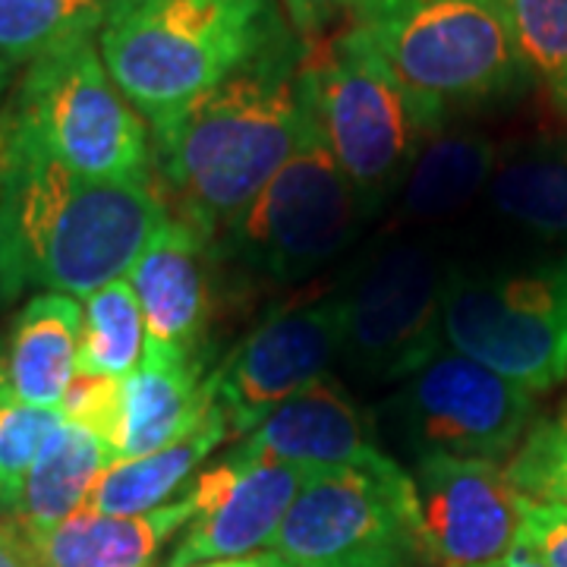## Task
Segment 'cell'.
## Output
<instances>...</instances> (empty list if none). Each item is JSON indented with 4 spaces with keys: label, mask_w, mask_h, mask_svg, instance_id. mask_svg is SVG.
<instances>
[{
    "label": "cell",
    "mask_w": 567,
    "mask_h": 567,
    "mask_svg": "<svg viewBox=\"0 0 567 567\" xmlns=\"http://www.w3.org/2000/svg\"><path fill=\"white\" fill-rule=\"evenodd\" d=\"M215 394L203 360H142L121 379L117 420L107 451L114 461L145 457L186 439L208 416Z\"/></svg>",
    "instance_id": "cell-17"
},
{
    "label": "cell",
    "mask_w": 567,
    "mask_h": 567,
    "mask_svg": "<svg viewBox=\"0 0 567 567\" xmlns=\"http://www.w3.org/2000/svg\"><path fill=\"white\" fill-rule=\"evenodd\" d=\"M498 145L464 126H439L420 145L394 196L398 218L404 224H435L464 212L486 193Z\"/></svg>",
    "instance_id": "cell-21"
},
{
    "label": "cell",
    "mask_w": 567,
    "mask_h": 567,
    "mask_svg": "<svg viewBox=\"0 0 567 567\" xmlns=\"http://www.w3.org/2000/svg\"><path fill=\"white\" fill-rule=\"evenodd\" d=\"M281 0H111L99 54L155 133L281 39Z\"/></svg>",
    "instance_id": "cell-3"
},
{
    "label": "cell",
    "mask_w": 567,
    "mask_h": 567,
    "mask_svg": "<svg viewBox=\"0 0 567 567\" xmlns=\"http://www.w3.org/2000/svg\"><path fill=\"white\" fill-rule=\"evenodd\" d=\"M505 473L520 495L567 511V406L558 416L529 425Z\"/></svg>",
    "instance_id": "cell-27"
},
{
    "label": "cell",
    "mask_w": 567,
    "mask_h": 567,
    "mask_svg": "<svg viewBox=\"0 0 567 567\" xmlns=\"http://www.w3.org/2000/svg\"><path fill=\"white\" fill-rule=\"evenodd\" d=\"M303 48L306 99L316 126L372 218L398 196L425 136L445 121L398 80L360 22Z\"/></svg>",
    "instance_id": "cell-4"
},
{
    "label": "cell",
    "mask_w": 567,
    "mask_h": 567,
    "mask_svg": "<svg viewBox=\"0 0 567 567\" xmlns=\"http://www.w3.org/2000/svg\"><path fill=\"white\" fill-rule=\"evenodd\" d=\"M111 464L114 454L104 447L102 439L63 420L41 445L7 517L22 529H48L61 524L89 505L92 488L99 486Z\"/></svg>",
    "instance_id": "cell-23"
},
{
    "label": "cell",
    "mask_w": 567,
    "mask_h": 567,
    "mask_svg": "<svg viewBox=\"0 0 567 567\" xmlns=\"http://www.w3.org/2000/svg\"><path fill=\"white\" fill-rule=\"evenodd\" d=\"M7 82H10V66L0 61V104H3V92H7Z\"/></svg>",
    "instance_id": "cell-34"
},
{
    "label": "cell",
    "mask_w": 567,
    "mask_h": 567,
    "mask_svg": "<svg viewBox=\"0 0 567 567\" xmlns=\"http://www.w3.org/2000/svg\"><path fill=\"white\" fill-rule=\"evenodd\" d=\"M398 80L445 121L527 80L498 0H365L357 20Z\"/></svg>",
    "instance_id": "cell-5"
},
{
    "label": "cell",
    "mask_w": 567,
    "mask_h": 567,
    "mask_svg": "<svg viewBox=\"0 0 567 567\" xmlns=\"http://www.w3.org/2000/svg\"><path fill=\"white\" fill-rule=\"evenodd\" d=\"M212 252L215 244L199 227L171 215L130 268L126 281L145 319L148 360H203L212 319Z\"/></svg>",
    "instance_id": "cell-15"
},
{
    "label": "cell",
    "mask_w": 567,
    "mask_h": 567,
    "mask_svg": "<svg viewBox=\"0 0 567 567\" xmlns=\"http://www.w3.org/2000/svg\"><path fill=\"white\" fill-rule=\"evenodd\" d=\"M7 121L0 177V300L25 290L85 300L121 281L174 212L155 177L92 181Z\"/></svg>",
    "instance_id": "cell-1"
},
{
    "label": "cell",
    "mask_w": 567,
    "mask_h": 567,
    "mask_svg": "<svg viewBox=\"0 0 567 567\" xmlns=\"http://www.w3.org/2000/svg\"><path fill=\"white\" fill-rule=\"evenodd\" d=\"M303 41L290 29L259 58L152 133L155 181L171 212L212 244L297 148L306 123Z\"/></svg>",
    "instance_id": "cell-2"
},
{
    "label": "cell",
    "mask_w": 567,
    "mask_h": 567,
    "mask_svg": "<svg viewBox=\"0 0 567 567\" xmlns=\"http://www.w3.org/2000/svg\"><path fill=\"white\" fill-rule=\"evenodd\" d=\"M536 416V394L445 347L385 404V432L413 454L492 461L514 454Z\"/></svg>",
    "instance_id": "cell-11"
},
{
    "label": "cell",
    "mask_w": 567,
    "mask_h": 567,
    "mask_svg": "<svg viewBox=\"0 0 567 567\" xmlns=\"http://www.w3.org/2000/svg\"><path fill=\"white\" fill-rule=\"evenodd\" d=\"M82 303L35 293L0 338V391L41 410H61L80 363Z\"/></svg>",
    "instance_id": "cell-18"
},
{
    "label": "cell",
    "mask_w": 567,
    "mask_h": 567,
    "mask_svg": "<svg viewBox=\"0 0 567 567\" xmlns=\"http://www.w3.org/2000/svg\"><path fill=\"white\" fill-rule=\"evenodd\" d=\"M344 347V300L328 293L284 306L256 324L224 363L208 372L230 435L244 439L265 416L328 375Z\"/></svg>",
    "instance_id": "cell-12"
},
{
    "label": "cell",
    "mask_w": 567,
    "mask_h": 567,
    "mask_svg": "<svg viewBox=\"0 0 567 567\" xmlns=\"http://www.w3.org/2000/svg\"><path fill=\"white\" fill-rule=\"evenodd\" d=\"M230 454L293 466H379L394 461L375 442L363 410L338 379L324 375L244 435Z\"/></svg>",
    "instance_id": "cell-16"
},
{
    "label": "cell",
    "mask_w": 567,
    "mask_h": 567,
    "mask_svg": "<svg viewBox=\"0 0 567 567\" xmlns=\"http://www.w3.org/2000/svg\"><path fill=\"white\" fill-rule=\"evenodd\" d=\"M0 567H41L25 529L0 514Z\"/></svg>",
    "instance_id": "cell-31"
},
{
    "label": "cell",
    "mask_w": 567,
    "mask_h": 567,
    "mask_svg": "<svg viewBox=\"0 0 567 567\" xmlns=\"http://www.w3.org/2000/svg\"><path fill=\"white\" fill-rule=\"evenodd\" d=\"M306 476L309 466L265 464L227 454L221 464L203 470L186 488L196 517L183 529L162 567H199L268 548Z\"/></svg>",
    "instance_id": "cell-14"
},
{
    "label": "cell",
    "mask_w": 567,
    "mask_h": 567,
    "mask_svg": "<svg viewBox=\"0 0 567 567\" xmlns=\"http://www.w3.org/2000/svg\"><path fill=\"white\" fill-rule=\"evenodd\" d=\"M111 0H0V61L29 66L63 44L92 39Z\"/></svg>",
    "instance_id": "cell-24"
},
{
    "label": "cell",
    "mask_w": 567,
    "mask_h": 567,
    "mask_svg": "<svg viewBox=\"0 0 567 567\" xmlns=\"http://www.w3.org/2000/svg\"><path fill=\"white\" fill-rule=\"evenodd\" d=\"M199 567H293L287 565L284 558H278L275 551H252V555H244V558H224V561H205Z\"/></svg>",
    "instance_id": "cell-32"
},
{
    "label": "cell",
    "mask_w": 567,
    "mask_h": 567,
    "mask_svg": "<svg viewBox=\"0 0 567 567\" xmlns=\"http://www.w3.org/2000/svg\"><path fill=\"white\" fill-rule=\"evenodd\" d=\"M196 517L193 498L148 511V514H95L85 511L48 529H25L41 567H155L167 543L181 536Z\"/></svg>",
    "instance_id": "cell-19"
},
{
    "label": "cell",
    "mask_w": 567,
    "mask_h": 567,
    "mask_svg": "<svg viewBox=\"0 0 567 567\" xmlns=\"http://www.w3.org/2000/svg\"><path fill=\"white\" fill-rule=\"evenodd\" d=\"M3 111L25 140L73 174L92 181L155 177L148 123L107 76L99 35L29 63Z\"/></svg>",
    "instance_id": "cell-6"
},
{
    "label": "cell",
    "mask_w": 567,
    "mask_h": 567,
    "mask_svg": "<svg viewBox=\"0 0 567 567\" xmlns=\"http://www.w3.org/2000/svg\"><path fill=\"white\" fill-rule=\"evenodd\" d=\"M365 218L357 189L331 158L312 107H306L297 148L215 249L262 281L297 284L341 256Z\"/></svg>",
    "instance_id": "cell-8"
},
{
    "label": "cell",
    "mask_w": 567,
    "mask_h": 567,
    "mask_svg": "<svg viewBox=\"0 0 567 567\" xmlns=\"http://www.w3.org/2000/svg\"><path fill=\"white\" fill-rule=\"evenodd\" d=\"M145 357V319L126 278L82 300L80 363L76 372L126 379Z\"/></svg>",
    "instance_id": "cell-25"
},
{
    "label": "cell",
    "mask_w": 567,
    "mask_h": 567,
    "mask_svg": "<svg viewBox=\"0 0 567 567\" xmlns=\"http://www.w3.org/2000/svg\"><path fill=\"white\" fill-rule=\"evenodd\" d=\"M442 334L533 394L567 382V252L517 268H454Z\"/></svg>",
    "instance_id": "cell-7"
},
{
    "label": "cell",
    "mask_w": 567,
    "mask_h": 567,
    "mask_svg": "<svg viewBox=\"0 0 567 567\" xmlns=\"http://www.w3.org/2000/svg\"><path fill=\"white\" fill-rule=\"evenodd\" d=\"M3 155H7V121L0 111V177H3Z\"/></svg>",
    "instance_id": "cell-33"
},
{
    "label": "cell",
    "mask_w": 567,
    "mask_h": 567,
    "mask_svg": "<svg viewBox=\"0 0 567 567\" xmlns=\"http://www.w3.org/2000/svg\"><path fill=\"white\" fill-rule=\"evenodd\" d=\"M268 551L293 567H420L416 488L404 466H316Z\"/></svg>",
    "instance_id": "cell-9"
},
{
    "label": "cell",
    "mask_w": 567,
    "mask_h": 567,
    "mask_svg": "<svg viewBox=\"0 0 567 567\" xmlns=\"http://www.w3.org/2000/svg\"><path fill=\"white\" fill-rule=\"evenodd\" d=\"M454 265L423 237L369 252L344 300L341 357L363 382H406L445 350L442 306Z\"/></svg>",
    "instance_id": "cell-10"
},
{
    "label": "cell",
    "mask_w": 567,
    "mask_h": 567,
    "mask_svg": "<svg viewBox=\"0 0 567 567\" xmlns=\"http://www.w3.org/2000/svg\"><path fill=\"white\" fill-rule=\"evenodd\" d=\"M365 0H281L287 25L303 44L328 39L363 10Z\"/></svg>",
    "instance_id": "cell-30"
},
{
    "label": "cell",
    "mask_w": 567,
    "mask_h": 567,
    "mask_svg": "<svg viewBox=\"0 0 567 567\" xmlns=\"http://www.w3.org/2000/svg\"><path fill=\"white\" fill-rule=\"evenodd\" d=\"M420 548L432 567H495L517 546L520 492L492 461L423 457L413 464Z\"/></svg>",
    "instance_id": "cell-13"
},
{
    "label": "cell",
    "mask_w": 567,
    "mask_h": 567,
    "mask_svg": "<svg viewBox=\"0 0 567 567\" xmlns=\"http://www.w3.org/2000/svg\"><path fill=\"white\" fill-rule=\"evenodd\" d=\"M63 423L61 410H41L13 401L0 391V514L7 517L20 495L29 466L41 445Z\"/></svg>",
    "instance_id": "cell-28"
},
{
    "label": "cell",
    "mask_w": 567,
    "mask_h": 567,
    "mask_svg": "<svg viewBox=\"0 0 567 567\" xmlns=\"http://www.w3.org/2000/svg\"><path fill=\"white\" fill-rule=\"evenodd\" d=\"M517 546L533 555L539 567H567V511L546 502L520 498Z\"/></svg>",
    "instance_id": "cell-29"
},
{
    "label": "cell",
    "mask_w": 567,
    "mask_h": 567,
    "mask_svg": "<svg viewBox=\"0 0 567 567\" xmlns=\"http://www.w3.org/2000/svg\"><path fill=\"white\" fill-rule=\"evenodd\" d=\"M527 76L567 111V0H498Z\"/></svg>",
    "instance_id": "cell-26"
},
{
    "label": "cell",
    "mask_w": 567,
    "mask_h": 567,
    "mask_svg": "<svg viewBox=\"0 0 567 567\" xmlns=\"http://www.w3.org/2000/svg\"><path fill=\"white\" fill-rule=\"evenodd\" d=\"M227 439H234L227 416L221 413V406L212 404L208 416L181 442L155 454L114 461L107 466L99 486L92 488L85 511L130 517V514H148L171 505L181 488H189L196 470L208 461V454H215Z\"/></svg>",
    "instance_id": "cell-22"
},
{
    "label": "cell",
    "mask_w": 567,
    "mask_h": 567,
    "mask_svg": "<svg viewBox=\"0 0 567 567\" xmlns=\"http://www.w3.org/2000/svg\"><path fill=\"white\" fill-rule=\"evenodd\" d=\"M488 212L533 244L567 252V140L527 136L498 145L486 183Z\"/></svg>",
    "instance_id": "cell-20"
}]
</instances>
